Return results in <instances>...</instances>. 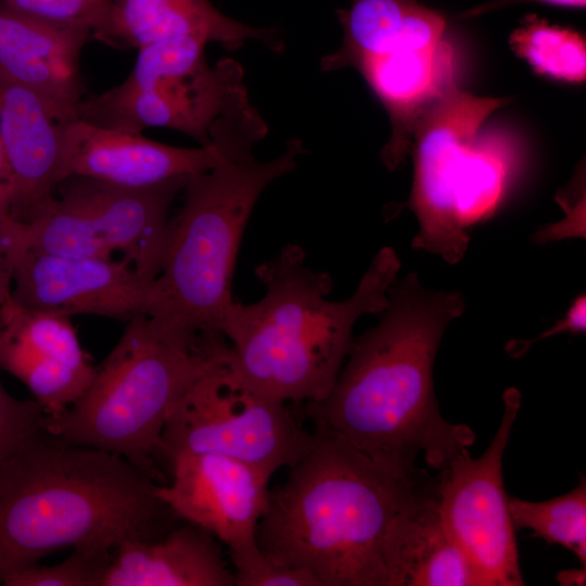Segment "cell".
I'll use <instances>...</instances> for the list:
<instances>
[{
    "mask_svg": "<svg viewBox=\"0 0 586 586\" xmlns=\"http://www.w3.org/2000/svg\"><path fill=\"white\" fill-rule=\"evenodd\" d=\"M170 462L171 482L157 485L156 494L180 520L209 532L226 546L230 561L260 549L256 533L270 477L215 454H183Z\"/></svg>",
    "mask_w": 586,
    "mask_h": 586,
    "instance_id": "cell-13",
    "label": "cell"
},
{
    "mask_svg": "<svg viewBox=\"0 0 586 586\" xmlns=\"http://www.w3.org/2000/svg\"><path fill=\"white\" fill-rule=\"evenodd\" d=\"M187 178L126 188L67 177L48 204L21 224L23 249L73 257L112 258L120 253L140 276L154 280L170 208Z\"/></svg>",
    "mask_w": 586,
    "mask_h": 586,
    "instance_id": "cell-10",
    "label": "cell"
},
{
    "mask_svg": "<svg viewBox=\"0 0 586 586\" xmlns=\"http://www.w3.org/2000/svg\"><path fill=\"white\" fill-rule=\"evenodd\" d=\"M400 260L385 246L372 258L356 291L329 301L333 282L306 263L304 249L288 244L255 267L265 288L252 304L234 302L219 331L235 369L254 386L284 403H318L331 392L364 315H380Z\"/></svg>",
    "mask_w": 586,
    "mask_h": 586,
    "instance_id": "cell-4",
    "label": "cell"
},
{
    "mask_svg": "<svg viewBox=\"0 0 586 586\" xmlns=\"http://www.w3.org/2000/svg\"><path fill=\"white\" fill-rule=\"evenodd\" d=\"M266 135L256 111L218 119L209 136L221 161L187 178L181 205L169 216L149 317L187 341L220 333L234 303L235 260L253 208L272 181L296 168L304 152L302 141L292 139L281 155L260 162L253 146Z\"/></svg>",
    "mask_w": 586,
    "mask_h": 586,
    "instance_id": "cell-5",
    "label": "cell"
},
{
    "mask_svg": "<svg viewBox=\"0 0 586 586\" xmlns=\"http://www.w3.org/2000/svg\"><path fill=\"white\" fill-rule=\"evenodd\" d=\"M12 275L0 270V307L11 301Z\"/></svg>",
    "mask_w": 586,
    "mask_h": 586,
    "instance_id": "cell-33",
    "label": "cell"
},
{
    "mask_svg": "<svg viewBox=\"0 0 586 586\" xmlns=\"http://www.w3.org/2000/svg\"><path fill=\"white\" fill-rule=\"evenodd\" d=\"M343 42L320 61L322 72L354 65L362 58L394 49H428L445 40L442 13L417 0H352L339 10Z\"/></svg>",
    "mask_w": 586,
    "mask_h": 586,
    "instance_id": "cell-22",
    "label": "cell"
},
{
    "mask_svg": "<svg viewBox=\"0 0 586 586\" xmlns=\"http://www.w3.org/2000/svg\"><path fill=\"white\" fill-rule=\"evenodd\" d=\"M380 321L354 340L321 402L308 405L315 432L347 443L393 472L417 477L419 456L441 470L475 440L440 412L433 366L443 333L464 309L459 292L426 289L415 272L396 279Z\"/></svg>",
    "mask_w": 586,
    "mask_h": 586,
    "instance_id": "cell-1",
    "label": "cell"
},
{
    "mask_svg": "<svg viewBox=\"0 0 586 586\" xmlns=\"http://www.w3.org/2000/svg\"><path fill=\"white\" fill-rule=\"evenodd\" d=\"M222 156L213 143L174 146L76 117L63 131L61 178L85 176L126 188H146L207 170Z\"/></svg>",
    "mask_w": 586,
    "mask_h": 586,
    "instance_id": "cell-15",
    "label": "cell"
},
{
    "mask_svg": "<svg viewBox=\"0 0 586 586\" xmlns=\"http://www.w3.org/2000/svg\"><path fill=\"white\" fill-rule=\"evenodd\" d=\"M520 407V392L508 388L499 428L486 450L479 458L462 450L434 481L442 521L481 586L524 584L502 477V458Z\"/></svg>",
    "mask_w": 586,
    "mask_h": 586,
    "instance_id": "cell-11",
    "label": "cell"
},
{
    "mask_svg": "<svg viewBox=\"0 0 586 586\" xmlns=\"http://www.w3.org/2000/svg\"><path fill=\"white\" fill-rule=\"evenodd\" d=\"M0 582H1V573H0Z\"/></svg>",
    "mask_w": 586,
    "mask_h": 586,
    "instance_id": "cell-34",
    "label": "cell"
},
{
    "mask_svg": "<svg viewBox=\"0 0 586 586\" xmlns=\"http://www.w3.org/2000/svg\"><path fill=\"white\" fill-rule=\"evenodd\" d=\"M231 563L234 586H319L307 571L275 562L260 549Z\"/></svg>",
    "mask_w": 586,
    "mask_h": 586,
    "instance_id": "cell-28",
    "label": "cell"
},
{
    "mask_svg": "<svg viewBox=\"0 0 586 586\" xmlns=\"http://www.w3.org/2000/svg\"><path fill=\"white\" fill-rule=\"evenodd\" d=\"M114 551L104 549H73L54 565L33 564L2 577L5 586H102Z\"/></svg>",
    "mask_w": 586,
    "mask_h": 586,
    "instance_id": "cell-25",
    "label": "cell"
},
{
    "mask_svg": "<svg viewBox=\"0 0 586 586\" xmlns=\"http://www.w3.org/2000/svg\"><path fill=\"white\" fill-rule=\"evenodd\" d=\"M354 68L390 116L391 138L381 158L393 170L409 152L421 116L455 85L453 48L445 39L428 49H394L362 58Z\"/></svg>",
    "mask_w": 586,
    "mask_h": 586,
    "instance_id": "cell-18",
    "label": "cell"
},
{
    "mask_svg": "<svg viewBox=\"0 0 586 586\" xmlns=\"http://www.w3.org/2000/svg\"><path fill=\"white\" fill-rule=\"evenodd\" d=\"M314 433L286 481L269 491L257 544L319 586H386L388 534L429 477L393 472L337 437Z\"/></svg>",
    "mask_w": 586,
    "mask_h": 586,
    "instance_id": "cell-3",
    "label": "cell"
},
{
    "mask_svg": "<svg viewBox=\"0 0 586 586\" xmlns=\"http://www.w3.org/2000/svg\"><path fill=\"white\" fill-rule=\"evenodd\" d=\"M154 280L122 257H73L23 249L13 266L11 300L25 308L129 321L150 316Z\"/></svg>",
    "mask_w": 586,
    "mask_h": 586,
    "instance_id": "cell-12",
    "label": "cell"
},
{
    "mask_svg": "<svg viewBox=\"0 0 586 586\" xmlns=\"http://www.w3.org/2000/svg\"><path fill=\"white\" fill-rule=\"evenodd\" d=\"M515 530H531L533 537L558 544L572 551L586 568V480L575 488L545 501L508 499Z\"/></svg>",
    "mask_w": 586,
    "mask_h": 586,
    "instance_id": "cell-24",
    "label": "cell"
},
{
    "mask_svg": "<svg viewBox=\"0 0 586 586\" xmlns=\"http://www.w3.org/2000/svg\"><path fill=\"white\" fill-rule=\"evenodd\" d=\"M113 13L103 43L116 49H140L152 42L195 36L228 50L254 39L273 52L284 42L273 28L254 27L221 13L209 0H112Z\"/></svg>",
    "mask_w": 586,
    "mask_h": 586,
    "instance_id": "cell-21",
    "label": "cell"
},
{
    "mask_svg": "<svg viewBox=\"0 0 586 586\" xmlns=\"http://www.w3.org/2000/svg\"><path fill=\"white\" fill-rule=\"evenodd\" d=\"M227 345L221 333L189 343L138 316L126 322L84 394L61 415L44 416L42 429L118 455L155 481L154 454L171 408Z\"/></svg>",
    "mask_w": 586,
    "mask_h": 586,
    "instance_id": "cell-6",
    "label": "cell"
},
{
    "mask_svg": "<svg viewBox=\"0 0 586 586\" xmlns=\"http://www.w3.org/2000/svg\"><path fill=\"white\" fill-rule=\"evenodd\" d=\"M315 433L293 418L288 403L250 383L232 365L229 344L171 408L158 451L170 460L183 454H215L271 476L292 467Z\"/></svg>",
    "mask_w": 586,
    "mask_h": 586,
    "instance_id": "cell-9",
    "label": "cell"
},
{
    "mask_svg": "<svg viewBox=\"0 0 586 586\" xmlns=\"http://www.w3.org/2000/svg\"><path fill=\"white\" fill-rule=\"evenodd\" d=\"M556 578L562 586H582L586 584V569L582 566L579 569L563 570L557 574Z\"/></svg>",
    "mask_w": 586,
    "mask_h": 586,
    "instance_id": "cell-32",
    "label": "cell"
},
{
    "mask_svg": "<svg viewBox=\"0 0 586 586\" xmlns=\"http://www.w3.org/2000/svg\"><path fill=\"white\" fill-rule=\"evenodd\" d=\"M206 44L201 37L181 36L141 47L126 79L107 91L82 98L75 107L77 117L132 133L148 128L173 129L200 145L211 144L213 124L250 99L241 65L221 59L209 66Z\"/></svg>",
    "mask_w": 586,
    "mask_h": 586,
    "instance_id": "cell-8",
    "label": "cell"
},
{
    "mask_svg": "<svg viewBox=\"0 0 586 586\" xmlns=\"http://www.w3.org/2000/svg\"><path fill=\"white\" fill-rule=\"evenodd\" d=\"M507 103L454 85L419 119L410 148L409 205L419 222L415 249L458 263L468 249V228L501 204L515 167L514 144L504 132L479 137V130Z\"/></svg>",
    "mask_w": 586,
    "mask_h": 586,
    "instance_id": "cell-7",
    "label": "cell"
},
{
    "mask_svg": "<svg viewBox=\"0 0 586 586\" xmlns=\"http://www.w3.org/2000/svg\"><path fill=\"white\" fill-rule=\"evenodd\" d=\"M509 44L539 75L566 82L585 80V40L577 31L527 15L511 33Z\"/></svg>",
    "mask_w": 586,
    "mask_h": 586,
    "instance_id": "cell-23",
    "label": "cell"
},
{
    "mask_svg": "<svg viewBox=\"0 0 586 586\" xmlns=\"http://www.w3.org/2000/svg\"><path fill=\"white\" fill-rule=\"evenodd\" d=\"M384 564L386 586H481L442 521L430 479L394 523Z\"/></svg>",
    "mask_w": 586,
    "mask_h": 586,
    "instance_id": "cell-20",
    "label": "cell"
},
{
    "mask_svg": "<svg viewBox=\"0 0 586 586\" xmlns=\"http://www.w3.org/2000/svg\"><path fill=\"white\" fill-rule=\"evenodd\" d=\"M102 586H234V574L221 543L184 522L156 540L122 543Z\"/></svg>",
    "mask_w": 586,
    "mask_h": 586,
    "instance_id": "cell-19",
    "label": "cell"
},
{
    "mask_svg": "<svg viewBox=\"0 0 586 586\" xmlns=\"http://www.w3.org/2000/svg\"><path fill=\"white\" fill-rule=\"evenodd\" d=\"M10 173L0 141V206L9 207Z\"/></svg>",
    "mask_w": 586,
    "mask_h": 586,
    "instance_id": "cell-31",
    "label": "cell"
},
{
    "mask_svg": "<svg viewBox=\"0 0 586 586\" xmlns=\"http://www.w3.org/2000/svg\"><path fill=\"white\" fill-rule=\"evenodd\" d=\"M71 120L35 91L0 78V141L10 173L9 211L16 221L29 222L62 181L63 131Z\"/></svg>",
    "mask_w": 586,
    "mask_h": 586,
    "instance_id": "cell-16",
    "label": "cell"
},
{
    "mask_svg": "<svg viewBox=\"0 0 586 586\" xmlns=\"http://www.w3.org/2000/svg\"><path fill=\"white\" fill-rule=\"evenodd\" d=\"M91 37L84 26L30 16L0 5V78L28 88L67 119L86 97L80 69Z\"/></svg>",
    "mask_w": 586,
    "mask_h": 586,
    "instance_id": "cell-17",
    "label": "cell"
},
{
    "mask_svg": "<svg viewBox=\"0 0 586 586\" xmlns=\"http://www.w3.org/2000/svg\"><path fill=\"white\" fill-rule=\"evenodd\" d=\"M0 310H1V307H0Z\"/></svg>",
    "mask_w": 586,
    "mask_h": 586,
    "instance_id": "cell-35",
    "label": "cell"
},
{
    "mask_svg": "<svg viewBox=\"0 0 586 586\" xmlns=\"http://www.w3.org/2000/svg\"><path fill=\"white\" fill-rule=\"evenodd\" d=\"M586 328V298L585 294H581L574 300L571 307L568 309L564 318L551 327L548 331L542 333L538 337L531 341H513L507 346V351L512 356H520L527 351L530 345L537 341L547 339L553 334L561 332H584Z\"/></svg>",
    "mask_w": 586,
    "mask_h": 586,
    "instance_id": "cell-29",
    "label": "cell"
},
{
    "mask_svg": "<svg viewBox=\"0 0 586 586\" xmlns=\"http://www.w3.org/2000/svg\"><path fill=\"white\" fill-rule=\"evenodd\" d=\"M0 368L24 383L46 417L53 418L84 394L97 365L81 347L69 317L11 300L0 310Z\"/></svg>",
    "mask_w": 586,
    "mask_h": 586,
    "instance_id": "cell-14",
    "label": "cell"
},
{
    "mask_svg": "<svg viewBox=\"0 0 586 586\" xmlns=\"http://www.w3.org/2000/svg\"><path fill=\"white\" fill-rule=\"evenodd\" d=\"M44 416L35 399L14 397L0 381V468L42 428Z\"/></svg>",
    "mask_w": 586,
    "mask_h": 586,
    "instance_id": "cell-27",
    "label": "cell"
},
{
    "mask_svg": "<svg viewBox=\"0 0 586 586\" xmlns=\"http://www.w3.org/2000/svg\"><path fill=\"white\" fill-rule=\"evenodd\" d=\"M0 5L53 23L87 27L102 43L113 13L112 0H0Z\"/></svg>",
    "mask_w": 586,
    "mask_h": 586,
    "instance_id": "cell-26",
    "label": "cell"
},
{
    "mask_svg": "<svg viewBox=\"0 0 586 586\" xmlns=\"http://www.w3.org/2000/svg\"><path fill=\"white\" fill-rule=\"evenodd\" d=\"M523 2H539L556 7L582 9L586 5V0H495L493 2L475 7L464 13V16H476L493 10H497L507 5L523 3Z\"/></svg>",
    "mask_w": 586,
    "mask_h": 586,
    "instance_id": "cell-30",
    "label": "cell"
},
{
    "mask_svg": "<svg viewBox=\"0 0 586 586\" xmlns=\"http://www.w3.org/2000/svg\"><path fill=\"white\" fill-rule=\"evenodd\" d=\"M156 486L125 458L41 428L0 468L1 581L60 549L162 538L180 519Z\"/></svg>",
    "mask_w": 586,
    "mask_h": 586,
    "instance_id": "cell-2",
    "label": "cell"
}]
</instances>
